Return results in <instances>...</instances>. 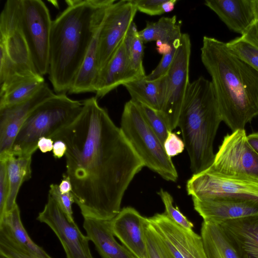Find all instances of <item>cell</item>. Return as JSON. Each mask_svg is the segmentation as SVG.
<instances>
[{"label": "cell", "mask_w": 258, "mask_h": 258, "mask_svg": "<svg viewBox=\"0 0 258 258\" xmlns=\"http://www.w3.org/2000/svg\"><path fill=\"white\" fill-rule=\"evenodd\" d=\"M0 252L10 258H41L25 250L2 230H0Z\"/></svg>", "instance_id": "cell-35"}, {"label": "cell", "mask_w": 258, "mask_h": 258, "mask_svg": "<svg viewBox=\"0 0 258 258\" xmlns=\"http://www.w3.org/2000/svg\"><path fill=\"white\" fill-rule=\"evenodd\" d=\"M19 17L31 59L37 72L48 74L52 20L41 0H19Z\"/></svg>", "instance_id": "cell-7"}, {"label": "cell", "mask_w": 258, "mask_h": 258, "mask_svg": "<svg viewBox=\"0 0 258 258\" xmlns=\"http://www.w3.org/2000/svg\"><path fill=\"white\" fill-rule=\"evenodd\" d=\"M55 94L45 83L28 100L0 108V157L10 153L20 129L30 112L40 103Z\"/></svg>", "instance_id": "cell-14"}, {"label": "cell", "mask_w": 258, "mask_h": 258, "mask_svg": "<svg viewBox=\"0 0 258 258\" xmlns=\"http://www.w3.org/2000/svg\"><path fill=\"white\" fill-rule=\"evenodd\" d=\"M204 4L229 29L241 35L255 21L252 0H207Z\"/></svg>", "instance_id": "cell-20"}, {"label": "cell", "mask_w": 258, "mask_h": 258, "mask_svg": "<svg viewBox=\"0 0 258 258\" xmlns=\"http://www.w3.org/2000/svg\"><path fill=\"white\" fill-rule=\"evenodd\" d=\"M138 104L147 123L164 144L169 133L171 132L166 123L159 111L144 104Z\"/></svg>", "instance_id": "cell-32"}, {"label": "cell", "mask_w": 258, "mask_h": 258, "mask_svg": "<svg viewBox=\"0 0 258 258\" xmlns=\"http://www.w3.org/2000/svg\"><path fill=\"white\" fill-rule=\"evenodd\" d=\"M201 232L207 258H238L218 224L203 221Z\"/></svg>", "instance_id": "cell-27"}, {"label": "cell", "mask_w": 258, "mask_h": 258, "mask_svg": "<svg viewBox=\"0 0 258 258\" xmlns=\"http://www.w3.org/2000/svg\"><path fill=\"white\" fill-rule=\"evenodd\" d=\"M115 1L68 0L66 9L52 21L48 74L56 94L69 92L107 9Z\"/></svg>", "instance_id": "cell-2"}, {"label": "cell", "mask_w": 258, "mask_h": 258, "mask_svg": "<svg viewBox=\"0 0 258 258\" xmlns=\"http://www.w3.org/2000/svg\"><path fill=\"white\" fill-rule=\"evenodd\" d=\"M45 83L43 77L38 76L16 83L0 91V108L25 101L33 96Z\"/></svg>", "instance_id": "cell-28"}, {"label": "cell", "mask_w": 258, "mask_h": 258, "mask_svg": "<svg viewBox=\"0 0 258 258\" xmlns=\"http://www.w3.org/2000/svg\"><path fill=\"white\" fill-rule=\"evenodd\" d=\"M0 258H10L5 254L0 252Z\"/></svg>", "instance_id": "cell-46"}, {"label": "cell", "mask_w": 258, "mask_h": 258, "mask_svg": "<svg viewBox=\"0 0 258 258\" xmlns=\"http://www.w3.org/2000/svg\"><path fill=\"white\" fill-rule=\"evenodd\" d=\"M32 156H16L9 154L5 156L0 157V158H5L6 160L10 183V192L6 204L5 214L10 211L17 204L16 198L22 183L31 177Z\"/></svg>", "instance_id": "cell-24"}, {"label": "cell", "mask_w": 258, "mask_h": 258, "mask_svg": "<svg viewBox=\"0 0 258 258\" xmlns=\"http://www.w3.org/2000/svg\"><path fill=\"white\" fill-rule=\"evenodd\" d=\"M191 47L189 35L182 33L173 61L166 75L165 98L159 112L171 132L177 127L179 115L190 83L189 73Z\"/></svg>", "instance_id": "cell-8"}, {"label": "cell", "mask_w": 258, "mask_h": 258, "mask_svg": "<svg viewBox=\"0 0 258 258\" xmlns=\"http://www.w3.org/2000/svg\"><path fill=\"white\" fill-rule=\"evenodd\" d=\"M247 141L251 147L258 153V133L247 135Z\"/></svg>", "instance_id": "cell-44"}, {"label": "cell", "mask_w": 258, "mask_h": 258, "mask_svg": "<svg viewBox=\"0 0 258 258\" xmlns=\"http://www.w3.org/2000/svg\"><path fill=\"white\" fill-rule=\"evenodd\" d=\"M222 121L211 81L201 76L190 82L177 126L181 130L193 174L205 171L213 164L214 141Z\"/></svg>", "instance_id": "cell-4"}, {"label": "cell", "mask_w": 258, "mask_h": 258, "mask_svg": "<svg viewBox=\"0 0 258 258\" xmlns=\"http://www.w3.org/2000/svg\"><path fill=\"white\" fill-rule=\"evenodd\" d=\"M137 11L131 0L115 1L107 9L98 35L99 73L123 40Z\"/></svg>", "instance_id": "cell-11"}, {"label": "cell", "mask_w": 258, "mask_h": 258, "mask_svg": "<svg viewBox=\"0 0 258 258\" xmlns=\"http://www.w3.org/2000/svg\"><path fill=\"white\" fill-rule=\"evenodd\" d=\"M0 230L8 234L27 251L41 258H52L29 236L22 224L17 204L0 219Z\"/></svg>", "instance_id": "cell-23"}, {"label": "cell", "mask_w": 258, "mask_h": 258, "mask_svg": "<svg viewBox=\"0 0 258 258\" xmlns=\"http://www.w3.org/2000/svg\"><path fill=\"white\" fill-rule=\"evenodd\" d=\"M145 233L148 258H176L165 239L147 218Z\"/></svg>", "instance_id": "cell-30"}, {"label": "cell", "mask_w": 258, "mask_h": 258, "mask_svg": "<svg viewBox=\"0 0 258 258\" xmlns=\"http://www.w3.org/2000/svg\"><path fill=\"white\" fill-rule=\"evenodd\" d=\"M186 187L189 196L200 200L229 196L258 201L257 179L223 174L209 168L193 174L187 180Z\"/></svg>", "instance_id": "cell-9"}, {"label": "cell", "mask_w": 258, "mask_h": 258, "mask_svg": "<svg viewBox=\"0 0 258 258\" xmlns=\"http://www.w3.org/2000/svg\"><path fill=\"white\" fill-rule=\"evenodd\" d=\"M195 210L204 221H221L258 214V201L252 199L217 196L204 199L192 198Z\"/></svg>", "instance_id": "cell-15"}, {"label": "cell", "mask_w": 258, "mask_h": 258, "mask_svg": "<svg viewBox=\"0 0 258 258\" xmlns=\"http://www.w3.org/2000/svg\"><path fill=\"white\" fill-rule=\"evenodd\" d=\"M120 128L145 166L166 180H177V170L163 144L147 123L138 104L131 99L124 104Z\"/></svg>", "instance_id": "cell-6"}, {"label": "cell", "mask_w": 258, "mask_h": 258, "mask_svg": "<svg viewBox=\"0 0 258 258\" xmlns=\"http://www.w3.org/2000/svg\"><path fill=\"white\" fill-rule=\"evenodd\" d=\"M10 192V183L5 158H0V219L5 215Z\"/></svg>", "instance_id": "cell-38"}, {"label": "cell", "mask_w": 258, "mask_h": 258, "mask_svg": "<svg viewBox=\"0 0 258 258\" xmlns=\"http://www.w3.org/2000/svg\"><path fill=\"white\" fill-rule=\"evenodd\" d=\"M145 77L123 86L128 91L131 100L160 111L165 98L166 75L154 80H148Z\"/></svg>", "instance_id": "cell-22"}, {"label": "cell", "mask_w": 258, "mask_h": 258, "mask_svg": "<svg viewBox=\"0 0 258 258\" xmlns=\"http://www.w3.org/2000/svg\"><path fill=\"white\" fill-rule=\"evenodd\" d=\"M67 150V145L63 141L56 140L53 144V156L55 159H60L65 155Z\"/></svg>", "instance_id": "cell-41"}, {"label": "cell", "mask_w": 258, "mask_h": 258, "mask_svg": "<svg viewBox=\"0 0 258 258\" xmlns=\"http://www.w3.org/2000/svg\"><path fill=\"white\" fill-rule=\"evenodd\" d=\"M62 179L58 185L60 191L62 194H67L72 192V185L69 177L64 173L62 176Z\"/></svg>", "instance_id": "cell-43"}, {"label": "cell", "mask_w": 258, "mask_h": 258, "mask_svg": "<svg viewBox=\"0 0 258 258\" xmlns=\"http://www.w3.org/2000/svg\"><path fill=\"white\" fill-rule=\"evenodd\" d=\"M54 142L51 138L43 137L38 140L37 147L42 153L50 152L53 150Z\"/></svg>", "instance_id": "cell-42"}, {"label": "cell", "mask_w": 258, "mask_h": 258, "mask_svg": "<svg viewBox=\"0 0 258 258\" xmlns=\"http://www.w3.org/2000/svg\"><path fill=\"white\" fill-rule=\"evenodd\" d=\"M98 32L94 38L68 92L70 94L95 92L99 74L97 56Z\"/></svg>", "instance_id": "cell-25"}, {"label": "cell", "mask_w": 258, "mask_h": 258, "mask_svg": "<svg viewBox=\"0 0 258 258\" xmlns=\"http://www.w3.org/2000/svg\"><path fill=\"white\" fill-rule=\"evenodd\" d=\"M201 58L211 77L222 121L232 132L244 130L258 115V73L213 37H203Z\"/></svg>", "instance_id": "cell-3"}, {"label": "cell", "mask_w": 258, "mask_h": 258, "mask_svg": "<svg viewBox=\"0 0 258 258\" xmlns=\"http://www.w3.org/2000/svg\"><path fill=\"white\" fill-rule=\"evenodd\" d=\"M76 119L53 139L67 145L66 172L84 218L111 220L125 191L145 167L96 97L82 101Z\"/></svg>", "instance_id": "cell-1"}, {"label": "cell", "mask_w": 258, "mask_h": 258, "mask_svg": "<svg viewBox=\"0 0 258 258\" xmlns=\"http://www.w3.org/2000/svg\"><path fill=\"white\" fill-rule=\"evenodd\" d=\"M163 146L166 153L171 158L181 153L185 148L183 140L172 132L169 133Z\"/></svg>", "instance_id": "cell-39"}, {"label": "cell", "mask_w": 258, "mask_h": 258, "mask_svg": "<svg viewBox=\"0 0 258 258\" xmlns=\"http://www.w3.org/2000/svg\"><path fill=\"white\" fill-rule=\"evenodd\" d=\"M179 40L180 39L174 44L169 52L162 55V57L157 66L151 73L145 76L146 79L154 80L160 79L167 75L173 61Z\"/></svg>", "instance_id": "cell-37"}, {"label": "cell", "mask_w": 258, "mask_h": 258, "mask_svg": "<svg viewBox=\"0 0 258 258\" xmlns=\"http://www.w3.org/2000/svg\"><path fill=\"white\" fill-rule=\"evenodd\" d=\"M181 24L177 22L175 15L170 17H161L156 22H147L146 27L139 31V35L144 43L156 41L157 46L173 45L182 35Z\"/></svg>", "instance_id": "cell-26"}, {"label": "cell", "mask_w": 258, "mask_h": 258, "mask_svg": "<svg viewBox=\"0 0 258 258\" xmlns=\"http://www.w3.org/2000/svg\"><path fill=\"white\" fill-rule=\"evenodd\" d=\"M229 50L258 73V49L240 37L226 43Z\"/></svg>", "instance_id": "cell-31"}, {"label": "cell", "mask_w": 258, "mask_h": 258, "mask_svg": "<svg viewBox=\"0 0 258 258\" xmlns=\"http://www.w3.org/2000/svg\"><path fill=\"white\" fill-rule=\"evenodd\" d=\"M83 226L102 258H137L115 240L111 220L84 218Z\"/></svg>", "instance_id": "cell-21"}, {"label": "cell", "mask_w": 258, "mask_h": 258, "mask_svg": "<svg viewBox=\"0 0 258 258\" xmlns=\"http://www.w3.org/2000/svg\"><path fill=\"white\" fill-rule=\"evenodd\" d=\"M137 11L150 16L160 15L173 10L177 0H131Z\"/></svg>", "instance_id": "cell-33"}, {"label": "cell", "mask_w": 258, "mask_h": 258, "mask_svg": "<svg viewBox=\"0 0 258 258\" xmlns=\"http://www.w3.org/2000/svg\"><path fill=\"white\" fill-rule=\"evenodd\" d=\"M19 0H7L0 15V45L23 73L40 75L33 63L19 17Z\"/></svg>", "instance_id": "cell-12"}, {"label": "cell", "mask_w": 258, "mask_h": 258, "mask_svg": "<svg viewBox=\"0 0 258 258\" xmlns=\"http://www.w3.org/2000/svg\"><path fill=\"white\" fill-rule=\"evenodd\" d=\"M37 220L48 225L59 240L67 258H94L90 251L87 235L80 230L49 195Z\"/></svg>", "instance_id": "cell-13"}, {"label": "cell", "mask_w": 258, "mask_h": 258, "mask_svg": "<svg viewBox=\"0 0 258 258\" xmlns=\"http://www.w3.org/2000/svg\"><path fill=\"white\" fill-rule=\"evenodd\" d=\"M255 20L258 21V0H252Z\"/></svg>", "instance_id": "cell-45"}, {"label": "cell", "mask_w": 258, "mask_h": 258, "mask_svg": "<svg viewBox=\"0 0 258 258\" xmlns=\"http://www.w3.org/2000/svg\"><path fill=\"white\" fill-rule=\"evenodd\" d=\"M82 101L66 94H55L37 105L20 129L9 154L32 156L41 137L52 139L71 124L80 113Z\"/></svg>", "instance_id": "cell-5"}, {"label": "cell", "mask_w": 258, "mask_h": 258, "mask_svg": "<svg viewBox=\"0 0 258 258\" xmlns=\"http://www.w3.org/2000/svg\"><path fill=\"white\" fill-rule=\"evenodd\" d=\"M162 201L164 206L165 215L173 222L188 230L192 231L194 225L179 210L173 205V200L171 195L167 191L161 189L157 193Z\"/></svg>", "instance_id": "cell-34"}, {"label": "cell", "mask_w": 258, "mask_h": 258, "mask_svg": "<svg viewBox=\"0 0 258 258\" xmlns=\"http://www.w3.org/2000/svg\"><path fill=\"white\" fill-rule=\"evenodd\" d=\"M147 218L135 209L125 207L111 220L112 231L137 258H148L145 225Z\"/></svg>", "instance_id": "cell-16"}, {"label": "cell", "mask_w": 258, "mask_h": 258, "mask_svg": "<svg viewBox=\"0 0 258 258\" xmlns=\"http://www.w3.org/2000/svg\"><path fill=\"white\" fill-rule=\"evenodd\" d=\"M218 224L238 258H258V214Z\"/></svg>", "instance_id": "cell-18"}, {"label": "cell", "mask_w": 258, "mask_h": 258, "mask_svg": "<svg viewBox=\"0 0 258 258\" xmlns=\"http://www.w3.org/2000/svg\"><path fill=\"white\" fill-rule=\"evenodd\" d=\"M209 169L258 179V153L248 144L245 130H236L224 137Z\"/></svg>", "instance_id": "cell-10"}, {"label": "cell", "mask_w": 258, "mask_h": 258, "mask_svg": "<svg viewBox=\"0 0 258 258\" xmlns=\"http://www.w3.org/2000/svg\"><path fill=\"white\" fill-rule=\"evenodd\" d=\"M240 37L258 49V21L255 20Z\"/></svg>", "instance_id": "cell-40"}, {"label": "cell", "mask_w": 258, "mask_h": 258, "mask_svg": "<svg viewBox=\"0 0 258 258\" xmlns=\"http://www.w3.org/2000/svg\"><path fill=\"white\" fill-rule=\"evenodd\" d=\"M56 202L59 207L72 220H74L72 205L75 203V200L72 193L62 194L56 184H51L50 185L49 194Z\"/></svg>", "instance_id": "cell-36"}, {"label": "cell", "mask_w": 258, "mask_h": 258, "mask_svg": "<svg viewBox=\"0 0 258 258\" xmlns=\"http://www.w3.org/2000/svg\"><path fill=\"white\" fill-rule=\"evenodd\" d=\"M148 219L161 236L183 258H207L201 236L176 224L165 213L156 214Z\"/></svg>", "instance_id": "cell-17"}, {"label": "cell", "mask_w": 258, "mask_h": 258, "mask_svg": "<svg viewBox=\"0 0 258 258\" xmlns=\"http://www.w3.org/2000/svg\"><path fill=\"white\" fill-rule=\"evenodd\" d=\"M123 42L131 66L140 77L144 78L146 76L143 66L144 43L134 22L130 27Z\"/></svg>", "instance_id": "cell-29"}, {"label": "cell", "mask_w": 258, "mask_h": 258, "mask_svg": "<svg viewBox=\"0 0 258 258\" xmlns=\"http://www.w3.org/2000/svg\"><path fill=\"white\" fill-rule=\"evenodd\" d=\"M141 78H143L140 77L130 65L123 40L99 73L95 97L102 98L119 86Z\"/></svg>", "instance_id": "cell-19"}]
</instances>
